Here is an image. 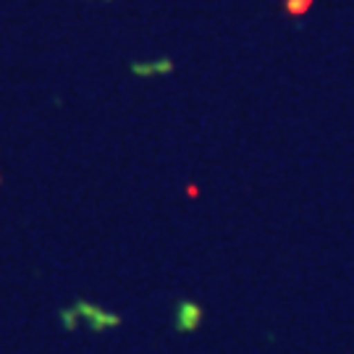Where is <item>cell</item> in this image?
I'll return each mask as SVG.
<instances>
[{
	"instance_id": "6da1fadb",
	"label": "cell",
	"mask_w": 354,
	"mask_h": 354,
	"mask_svg": "<svg viewBox=\"0 0 354 354\" xmlns=\"http://www.w3.org/2000/svg\"><path fill=\"white\" fill-rule=\"evenodd\" d=\"M203 317H205V310L203 304L197 302H178L176 310H174V330L176 333H192V330H197L203 326Z\"/></svg>"
},
{
	"instance_id": "7a4b0ae2",
	"label": "cell",
	"mask_w": 354,
	"mask_h": 354,
	"mask_svg": "<svg viewBox=\"0 0 354 354\" xmlns=\"http://www.w3.org/2000/svg\"><path fill=\"white\" fill-rule=\"evenodd\" d=\"M115 326H121V315H115V313H108V310H97L95 315L89 317V328L95 330V333H100V330H108V328H115Z\"/></svg>"
},
{
	"instance_id": "3957f363",
	"label": "cell",
	"mask_w": 354,
	"mask_h": 354,
	"mask_svg": "<svg viewBox=\"0 0 354 354\" xmlns=\"http://www.w3.org/2000/svg\"><path fill=\"white\" fill-rule=\"evenodd\" d=\"M174 71V61H158V64H131V74L134 76H152V74H171Z\"/></svg>"
},
{
	"instance_id": "277c9868",
	"label": "cell",
	"mask_w": 354,
	"mask_h": 354,
	"mask_svg": "<svg viewBox=\"0 0 354 354\" xmlns=\"http://www.w3.org/2000/svg\"><path fill=\"white\" fill-rule=\"evenodd\" d=\"M310 6H313V0H283V8L289 16H302L310 11Z\"/></svg>"
},
{
	"instance_id": "5b68a950",
	"label": "cell",
	"mask_w": 354,
	"mask_h": 354,
	"mask_svg": "<svg viewBox=\"0 0 354 354\" xmlns=\"http://www.w3.org/2000/svg\"><path fill=\"white\" fill-rule=\"evenodd\" d=\"M76 320H79V313L74 310H61V323H64L66 330H74L76 328Z\"/></svg>"
},
{
	"instance_id": "8992f818",
	"label": "cell",
	"mask_w": 354,
	"mask_h": 354,
	"mask_svg": "<svg viewBox=\"0 0 354 354\" xmlns=\"http://www.w3.org/2000/svg\"><path fill=\"white\" fill-rule=\"evenodd\" d=\"M74 307H76V313H82V315L87 317V320H89V317H92V315H95L97 310H100L97 304H89V302H76Z\"/></svg>"
},
{
	"instance_id": "52a82bcc",
	"label": "cell",
	"mask_w": 354,
	"mask_h": 354,
	"mask_svg": "<svg viewBox=\"0 0 354 354\" xmlns=\"http://www.w3.org/2000/svg\"><path fill=\"white\" fill-rule=\"evenodd\" d=\"M0 184H3V178H0Z\"/></svg>"
}]
</instances>
